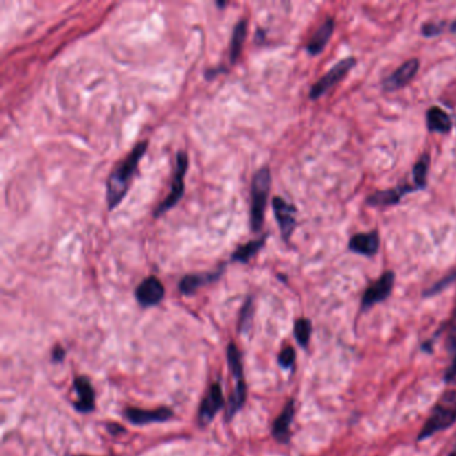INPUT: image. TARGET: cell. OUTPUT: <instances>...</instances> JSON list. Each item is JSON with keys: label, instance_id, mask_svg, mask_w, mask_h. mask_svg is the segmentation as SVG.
Returning <instances> with one entry per match:
<instances>
[{"label": "cell", "instance_id": "2", "mask_svg": "<svg viewBox=\"0 0 456 456\" xmlns=\"http://www.w3.org/2000/svg\"><path fill=\"white\" fill-rule=\"evenodd\" d=\"M456 422V391H450L442 396L433 408L431 416L419 433L418 440H426L437 432L450 429Z\"/></svg>", "mask_w": 456, "mask_h": 456}, {"label": "cell", "instance_id": "31", "mask_svg": "<svg viewBox=\"0 0 456 456\" xmlns=\"http://www.w3.org/2000/svg\"><path fill=\"white\" fill-rule=\"evenodd\" d=\"M450 31H451L453 34H456V21H454V22L450 25Z\"/></svg>", "mask_w": 456, "mask_h": 456}, {"label": "cell", "instance_id": "17", "mask_svg": "<svg viewBox=\"0 0 456 456\" xmlns=\"http://www.w3.org/2000/svg\"><path fill=\"white\" fill-rule=\"evenodd\" d=\"M427 127L432 133H450L453 128V121L448 114L437 106H432L427 111Z\"/></svg>", "mask_w": 456, "mask_h": 456}, {"label": "cell", "instance_id": "33", "mask_svg": "<svg viewBox=\"0 0 456 456\" xmlns=\"http://www.w3.org/2000/svg\"><path fill=\"white\" fill-rule=\"evenodd\" d=\"M450 456H456V453H453V454H451Z\"/></svg>", "mask_w": 456, "mask_h": 456}, {"label": "cell", "instance_id": "18", "mask_svg": "<svg viewBox=\"0 0 456 456\" xmlns=\"http://www.w3.org/2000/svg\"><path fill=\"white\" fill-rule=\"evenodd\" d=\"M223 271L216 273H201V275H189L185 276L179 282V290L183 295H192L194 293L200 286H203L207 282H212L221 275Z\"/></svg>", "mask_w": 456, "mask_h": 456}, {"label": "cell", "instance_id": "22", "mask_svg": "<svg viewBox=\"0 0 456 456\" xmlns=\"http://www.w3.org/2000/svg\"><path fill=\"white\" fill-rule=\"evenodd\" d=\"M429 168H430V154H423L413 166V183L416 189H424L427 186Z\"/></svg>", "mask_w": 456, "mask_h": 456}, {"label": "cell", "instance_id": "16", "mask_svg": "<svg viewBox=\"0 0 456 456\" xmlns=\"http://www.w3.org/2000/svg\"><path fill=\"white\" fill-rule=\"evenodd\" d=\"M295 416V403L293 400L288 402V404L282 409L279 418L273 424V435L280 442H286L289 439L290 424Z\"/></svg>", "mask_w": 456, "mask_h": 456}, {"label": "cell", "instance_id": "21", "mask_svg": "<svg viewBox=\"0 0 456 456\" xmlns=\"http://www.w3.org/2000/svg\"><path fill=\"white\" fill-rule=\"evenodd\" d=\"M265 240H266V237H262L260 240H254V241H251V242L240 247L231 255V260L238 261V262H244V264L249 262L257 254V252L264 247Z\"/></svg>", "mask_w": 456, "mask_h": 456}, {"label": "cell", "instance_id": "24", "mask_svg": "<svg viewBox=\"0 0 456 456\" xmlns=\"http://www.w3.org/2000/svg\"><path fill=\"white\" fill-rule=\"evenodd\" d=\"M228 363L231 374L234 375V378L237 381L242 380V361H241V355L240 351L237 350V347L234 344H230L228 348Z\"/></svg>", "mask_w": 456, "mask_h": 456}, {"label": "cell", "instance_id": "12", "mask_svg": "<svg viewBox=\"0 0 456 456\" xmlns=\"http://www.w3.org/2000/svg\"><path fill=\"white\" fill-rule=\"evenodd\" d=\"M418 190L415 186L412 185H400L398 187L394 189H388V190H381V192H376L375 194L369 196L367 198V203L369 206H391V205H396L400 203L402 198L411 193Z\"/></svg>", "mask_w": 456, "mask_h": 456}, {"label": "cell", "instance_id": "28", "mask_svg": "<svg viewBox=\"0 0 456 456\" xmlns=\"http://www.w3.org/2000/svg\"><path fill=\"white\" fill-rule=\"evenodd\" d=\"M444 27H446V22H430V23H426V25H422L420 31H422V35L426 36V38H433V36H437L440 34H443L444 31Z\"/></svg>", "mask_w": 456, "mask_h": 456}, {"label": "cell", "instance_id": "26", "mask_svg": "<svg viewBox=\"0 0 456 456\" xmlns=\"http://www.w3.org/2000/svg\"><path fill=\"white\" fill-rule=\"evenodd\" d=\"M252 315H253V303L252 299H248V301L244 305L242 312H241V317H240V323H238V330L241 332H245L251 326V320H252Z\"/></svg>", "mask_w": 456, "mask_h": 456}, {"label": "cell", "instance_id": "27", "mask_svg": "<svg viewBox=\"0 0 456 456\" xmlns=\"http://www.w3.org/2000/svg\"><path fill=\"white\" fill-rule=\"evenodd\" d=\"M454 281H456V271L455 272H453L451 275L443 277L440 281H437L436 284H433L430 289H427V290L424 292V296H426V297H430V296H433V295H437L439 292H442L446 286H448V285L453 284Z\"/></svg>", "mask_w": 456, "mask_h": 456}, {"label": "cell", "instance_id": "3", "mask_svg": "<svg viewBox=\"0 0 456 456\" xmlns=\"http://www.w3.org/2000/svg\"><path fill=\"white\" fill-rule=\"evenodd\" d=\"M271 183H272V177L269 168H262L254 174L252 181V205H251V227L253 231H260L262 228Z\"/></svg>", "mask_w": 456, "mask_h": 456}, {"label": "cell", "instance_id": "15", "mask_svg": "<svg viewBox=\"0 0 456 456\" xmlns=\"http://www.w3.org/2000/svg\"><path fill=\"white\" fill-rule=\"evenodd\" d=\"M74 388L78 394V402L76 403V409L80 412H90L95 407V395L94 389L87 378H76L74 381Z\"/></svg>", "mask_w": 456, "mask_h": 456}, {"label": "cell", "instance_id": "4", "mask_svg": "<svg viewBox=\"0 0 456 456\" xmlns=\"http://www.w3.org/2000/svg\"><path fill=\"white\" fill-rule=\"evenodd\" d=\"M356 66L355 58H345L343 60H340L339 63H336L330 71L320 78L310 89L309 93V98L310 100H319L320 97H323L327 91H330V89L339 83L341 79H344L345 76L354 69Z\"/></svg>", "mask_w": 456, "mask_h": 456}, {"label": "cell", "instance_id": "11", "mask_svg": "<svg viewBox=\"0 0 456 456\" xmlns=\"http://www.w3.org/2000/svg\"><path fill=\"white\" fill-rule=\"evenodd\" d=\"M379 248H380V237H379L378 231L358 233V234H355L348 242V249L351 252L363 254L367 257H372V255L378 254Z\"/></svg>", "mask_w": 456, "mask_h": 456}, {"label": "cell", "instance_id": "1", "mask_svg": "<svg viewBox=\"0 0 456 456\" xmlns=\"http://www.w3.org/2000/svg\"><path fill=\"white\" fill-rule=\"evenodd\" d=\"M146 149H148L146 141L138 144L133 149V152H130V155L127 157L126 159L117 166V169L107 179L106 200H107V206L110 210L115 209L125 198L128 186H130V181L135 174L139 161L144 157Z\"/></svg>", "mask_w": 456, "mask_h": 456}, {"label": "cell", "instance_id": "29", "mask_svg": "<svg viewBox=\"0 0 456 456\" xmlns=\"http://www.w3.org/2000/svg\"><path fill=\"white\" fill-rule=\"evenodd\" d=\"M295 358H296V352L292 347H286L281 351L279 356L280 365L282 368H290L295 364Z\"/></svg>", "mask_w": 456, "mask_h": 456}, {"label": "cell", "instance_id": "10", "mask_svg": "<svg viewBox=\"0 0 456 456\" xmlns=\"http://www.w3.org/2000/svg\"><path fill=\"white\" fill-rule=\"evenodd\" d=\"M223 406H224V396H223L221 385L218 383H214L210 387L207 395L205 396L201 407H200V413H198L200 423L207 424Z\"/></svg>", "mask_w": 456, "mask_h": 456}, {"label": "cell", "instance_id": "14", "mask_svg": "<svg viewBox=\"0 0 456 456\" xmlns=\"http://www.w3.org/2000/svg\"><path fill=\"white\" fill-rule=\"evenodd\" d=\"M333 31H334V22L332 18H328L316 30V32L313 34V36L310 38V41L306 45V51L310 55L321 54L326 49V46L328 45V42L333 35Z\"/></svg>", "mask_w": 456, "mask_h": 456}, {"label": "cell", "instance_id": "20", "mask_svg": "<svg viewBox=\"0 0 456 456\" xmlns=\"http://www.w3.org/2000/svg\"><path fill=\"white\" fill-rule=\"evenodd\" d=\"M448 327H450V334H448L447 347L451 355V364L446 372V380L453 381L456 379V309Z\"/></svg>", "mask_w": 456, "mask_h": 456}, {"label": "cell", "instance_id": "9", "mask_svg": "<svg viewBox=\"0 0 456 456\" xmlns=\"http://www.w3.org/2000/svg\"><path fill=\"white\" fill-rule=\"evenodd\" d=\"M163 296H165V288L162 282L154 276L144 280L135 290V297L138 303L144 306L159 304Z\"/></svg>", "mask_w": 456, "mask_h": 456}, {"label": "cell", "instance_id": "5", "mask_svg": "<svg viewBox=\"0 0 456 456\" xmlns=\"http://www.w3.org/2000/svg\"><path fill=\"white\" fill-rule=\"evenodd\" d=\"M186 170H187V154L185 152H179L177 154V172L173 177L172 190H170L169 196L157 207V210L154 213L155 217H159L163 213H166L168 210H170L172 207H174L178 201L182 198L183 192H185Z\"/></svg>", "mask_w": 456, "mask_h": 456}, {"label": "cell", "instance_id": "7", "mask_svg": "<svg viewBox=\"0 0 456 456\" xmlns=\"http://www.w3.org/2000/svg\"><path fill=\"white\" fill-rule=\"evenodd\" d=\"M273 212L279 223L281 236L285 241H289L293 230L296 228V207L286 203L281 197L273 198Z\"/></svg>", "mask_w": 456, "mask_h": 456}, {"label": "cell", "instance_id": "32", "mask_svg": "<svg viewBox=\"0 0 456 456\" xmlns=\"http://www.w3.org/2000/svg\"><path fill=\"white\" fill-rule=\"evenodd\" d=\"M217 5H218V7H227V5H228V3H220V1H218V3H217Z\"/></svg>", "mask_w": 456, "mask_h": 456}, {"label": "cell", "instance_id": "30", "mask_svg": "<svg viewBox=\"0 0 456 456\" xmlns=\"http://www.w3.org/2000/svg\"><path fill=\"white\" fill-rule=\"evenodd\" d=\"M63 358H65V351L60 347L55 348L54 352H52V360L54 361H62Z\"/></svg>", "mask_w": 456, "mask_h": 456}, {"label": "cell", "instance_id": "25", "mask_svg": "<svg viewBox=\"0 0 456 456\" xmlns=\"http://www.w3.org/2000/svg\"><path fill=\"white\" fill-rule=\"evenodd\" d=\"M310 333H312V324L308 319H299L295 323V336L297 343L301 347H306L310 339Z\"/></svg>", "mask_w": 456, "mask_h": 456}, {"label": "cell", "instance_id": "13", "mask_svg": "<svg viewBox=\"0 0 456 456\" xmlns=\"http://www.w3.org/2000/svg\"><path fill=\"white\" fill-rule=\"evenodd\" d=\"M173 416V411L169 408H159L155 411H145L138 408H128L126 411V418L133 423L138 426H144L152 422H165Z\"/></svg>", "mask_w": 456, "mask_h": 456}, {"label": "cell", "instance_id": "8", "mask_svg": "<svg viewBox=\"0 0 456 456\" xmlns=\"http://www.w3.org/2000/svg\"><path fill=\"white\" fill-rule=\"evenodd\" d=\"M419 67L420 63L418 59L407 60L406 63H403L395 73H392L383 80V89L385 91H396L404 87L407 83H409L413 79V76H416Z\"/></svg>", "mask_w": 456, "mask_h": 456}, {"label": "cell", "instance_id": "19", "mask_svg": "<svg viewBox=\"0 0 456 456\" xmlns=\"http://www.w3.org/2000/svg\"><path fill=\"white\" fill-rule=\"evenodd\" d=\"M247 28H248V23L247 21L241 19L233 30V36H231V45H230V62L236 63L241 50H242V45L245 42V36H247Z\"/></svg>", "mask_w": 456, "mask_h": 456}, {"label": "cell", "instance_id": "6", "mask_svg": "<svg viewBox=\"0 0 456 456\" xmlns=\"http://www.w3.org/2000/svg\"><path fill=\"white\" fill-rule=\"evenodd\" d=\"M394 284H395V273L391 271L385 272L380 279L376 280L367 288L361 300V308L369 309L374 305L388 299L394 289Z\"/></svg>", "mask_w": 456, "mask_h": 456}, {"label": "cell", "instance_id": "23", "mask_svg": "<svg viewBox=\"0 0 456 456\" xmlns=\"http://www.w3.org/2000/svg\"><path fill=\"white\" fill-rule=\"evenodd\" d=\"M247 399V385L244 380L237 381L234 394L229 400L228 418L230 419L241 407L244 406Z\"/></svg>", "mask_w": 456, "mask_h": 456}]
</instances>
